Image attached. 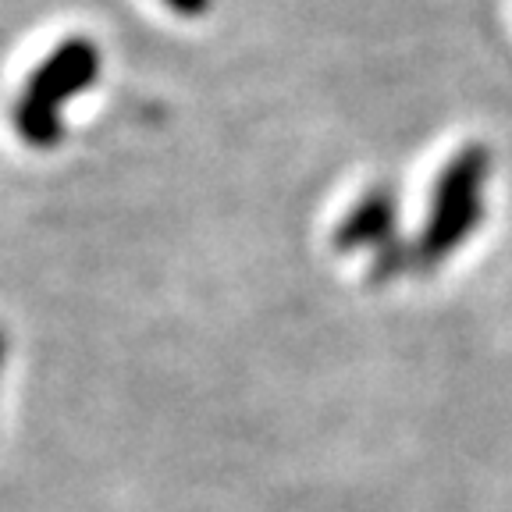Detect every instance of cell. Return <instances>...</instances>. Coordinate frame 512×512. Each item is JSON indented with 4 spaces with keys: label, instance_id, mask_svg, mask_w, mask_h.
Listing matches in <instances>:
<instances>
[{
    "label": "cell",
    "instance_id": "cell-5",
    "mask_svg": "<svg viewBox=\"0 0 512 512\" xmlns=\"http://www.w3.org/2000/svg\"><path fill=\"white\" fill-rule=\"evenodd\" d=\"M0 363H4V335H0Z\"/></svg>",
    "mask_w": 512,
    "mask_h": 512
},
{
    "label": "cell",
    "instance_id": "cell-2",
    "mask_svg": "<svg viewBox=\"0 0 512 512\" xmlns=\"http://www.w3.org/2000/svg\"><path fill=\"white\" fill-rule=\"evenodd\" d=\"M488 182L491 153L484 146H463L448 157L438 182H434L431 210H427L420 239L409 253V264L434 271L477 235L480 221L488 214Z\"/></svg>",
    "mask_w": 512,
    "mask_h": 512
},
{
    "label": "cell",
    "instance_id": "cell-3",
    "mask_svg": "<svg viewBox=\"0 0 512 512\" xmlns=\"http://www.w3.org/2000/svg\"><path fill=\"white\" fill-rule=\"evenodd\" d=\"M395 235H399V200L388 185H374L352 203L349 214L338 221L335 228V249L338 253H381V278L384 274H395L406 260L395 256Z\"/></svg>",
    "mask_w": 512,
    "mask_h": 512
},
{
    "label": "cell",
    "instance_id": "cell-4",
    "mask_svg": "<svg viewBox=\"0 0 512 512\" xmlns=\"http://www.w3.org/2000/svg\"><path fill=\"white\" fill-rule=\"evenodd\" d=\"M160 4H164V8H168L171 15H178V18H203L214 0H160Z\"/></svg>",
    "mask_w": 512,
    "mask_h": 512
},
{
    "label": "cell",
    "instance_id": "cell-1",
    "mask_svg": "<svg viewBox=\"0 0 512 512\" xmlns=\"http://www.w3.org/2000/svg\"><path fill=\"white\" fill-rule=\"evenodd\" d=\"M100 47L86 36H68L47 57H43L32 75L25 79L22 93L15 100V132L32 150H54L64 139V111L72 100L96 86L100 79Z\"/></svg>",
    "mask_w": 512,
    "mask_h": 512
}]
</instances>
